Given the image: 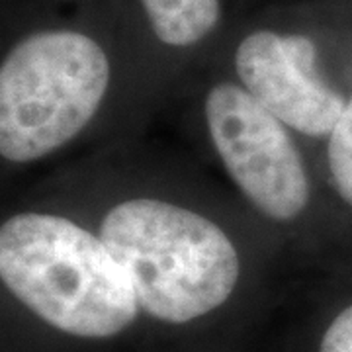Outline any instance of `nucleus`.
Masks as SVG:
<instances>
[{"mask_svg": "<svg viewBox=\"0 0 352 352\" xmlns=\"http://www.w3.org/2000/svg\"><path fill=\"white\" fill-rule=\"evenodd\" d=\"M112 76L106 50L71 25L25 34L0 67V153L32 163L75 139L98 112Z\"/></svg>", "mask_w": 352, "mask_h": 352, "instance_id": "nucleus-3", "label": "nucleus"}, {"mask_svg": "<svg viewBox=\"0 0 352 352\" xmlns=\"http://www.w3.org/2000/svg\"><path fill=\"white\" fill-rule=\"evenodd\" d=\"M327 159L335 188L352 208V96L329 135Z\"/></svg>", "mask_w": 352, "mask_h": 352, "instance_id": "nucleus-7", "label": "nucleus"}, {"mask_svg": "<svg viewBox=\"0 0 352 352\" xmlns=\"http://www.w3.org/2000/svg\"><path fill=\"white\" fill-rule=\"evenodd\" d=\"M206 124L231 180L274 221H292L309 204V176L286 124L243 87L215 85L206 98Z\"/></svg>", "mask_w": 352, "mask_h": 352, "instance_id": "nucleus-4", "label": "nucleus"}, {"mask_svg": "<svg viewBox=\"0 0 352 352\" xmlns=\"http://www.w3.org/2000/svg\"><path fill=\"white\" fill-rule=\"evenodd\" d=\"M151 36L170 50H192L215 34L223 0H135Z\"/></svg>", "mask_w": 352, "mask_h": 352, "instance_id": "nucleus-6", "label": "nucleus"}, {"mask_svg": "<svg viewBox=\"0 0 352 352\" xmlns=\"http://www.w3.org/2000/svg\"><path fill=\"white\" fill-rule=\"evenodd\" d=\"M319 352H352V303L331 321Z\"/></svg>", "mask_w": 352, "mask_h": 352, "instance_id": "nucleus-8", "label": "nucleus"}, {"mask_svg": "<svg viewBox=\"0 0 352 352\" xmlns=\"http://www.w3.org/2000/svg\"><path fill=\"white\" fill-rule=\"evenodd\" d=\"M0 278L39 319L80 339L113 337L141 309L102 237L63 215L8 217L0 227Z\"/></svg>", "mask_w": 352, "mask_h": 352, "instance_id": "nucleus-1", "label": "nucleus"}, {"mask_svg": "<svg viewBox=\"0 0 352 352\" xmlns=\"http://www.w3.org/2000/svg\"><path fill=\"white\" fill-rule=\"evenodd\" d=\"M235 71L243 88L292 129L331 135L344 110V96L319 71V45L296 30L256 28L235 47Z\"/></svg>", "mask_w": 352, "mask_h": 352, "instance_id": "nucleus-5", "label": "nucleus"}, {"mask_svg": "<svg viewBox=\"0 0 352 352\" xmlns=\"http://www.w3.org/2000/svg\"><path fill=\"white\" fill-rule=\"evenodd\" d=\"M100 237L127 272L139 307L159 321L204 317L239 282V252L226 231L170 201L133 198L113 206Z\"/></svg>", "mask_w": 352, "mask_h": 352, "instance_id": "nucleus-2", "label": "nucleus"}]
</instances>
